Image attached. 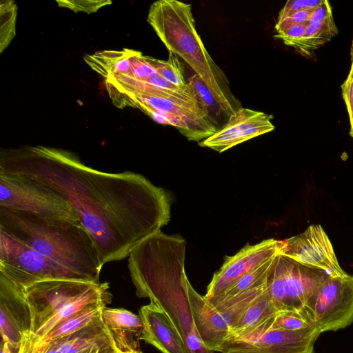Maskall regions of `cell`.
Returning <instances> with one entry per match:
<instances>
[{
	"label": "cell",
	"instance_id": "cell-10",
	"mask_svg": "<svg viewBox=\"0 0 353 353\" xmlns=\"http://www.w3.org/2000/svg\"><path fill=\"white\" fill-rule=\"evenodd\" d=\"M279 254L331 277L347 274L341 268L332 243L321 225H311L303 233L279 241Z\"/></svg>",
	"mask_w": 353,
	"mask_h": 353
},
{
	"label": "cell",
	"instance_id": "cell-5",
	"mask_svg": "<svg viewBox=\"0 0 353 353\" xmlns=\"http://www.w3.org/2000/svg\"><path fill=\"white\" fill-rule=\"evenodd\" d=\"M139 108L157 123L175 127L190 141L200 142L219 129L217 121L197 100L170 94H133L115 103Z\"/></svg>",
	"mask_w": 353,
	"mask_h": 353
},
{
	"label": "cell",
	"instance_id": "cell-41",
	"mask_svg": "<svg viewBox=\"0 0 353 353\" xmlns=\"http://www.w3.org/2000/svg\"><path fill=\"white\" fill-rule=\"evenodd\" d=\"M119 353H143V352L141 350H140L139 349H137V350H132L130 351L119 352Z\"/></svg>",
	"mask_w": 353,
	"mask_h": 353
},
{
	"label": "cell",
	"instance_id": "cell-40",
	"mask_svg": "<svg viewBox=\"0 0 353 353\" xmlns=\"http://www.w3.org/2000/svg\"><path fill=\"white\" fill-rule=\"evenodd\" d=\"M99 353H119L115 347H110L100 351Z\"/></svg>",
	"mask_w": 353,
	"mask_h": 353
},
{
	"label": "cell",
	"instance_id": "cell-29",
	"mask_svg": "<svg viewBox=\"0 0 353 353\" xmlns=\"http://www.w3.org/2000/svg\"><path fill=\"white\" fill-rule=\"evenodd\" d=\"M274 327L290 331L306 330L314 325L300 312L282 311L272 317Z\"/></svg>",
	"mask_w": 353,
	"mask_h": 353
},
{
	"label": "cell",
	"instance_id": "cell-15",
	"mask_svg": "<svg viewBox=\"0 0 353 353\" xmlns=\"http://www.w3.org/2000/svg\"><path fill=\"white\" fill-rule=\"evenodd\" d=\"M281 257L288 310L301 312L330 276L325 271L306 267L283 255Z\"/></svg>",
	"mask_w": 353,
	"mask_h": 353
},
{
	"label": "cell",
	"instance_id": "cell-1",
	"mask_svg": "<svg viewBox=\"0 0 353 353\" xmlns=\"http://www.w3.org/2000/svg\"><path fill=\"white\" fill-rule=\"evenodd\" d=\"M0 171L26 176L62 194L92 238L103 265L128 257L170 219L168 193L144 176L102 172L63 149L1 148Z\"/></svg>",
	"mask_w": 353,
	"mask_h": 353
},
{
	"label": "cell",
	"instance_id": "cell-39",
	"mask_svg": "<svg viewBox=\"0 0 353 353\" xmlns=\"http://www.w3.org/2000/svg\"><path fill=\"white\" fill-rule=\"evenodd\" d=\"M12 349H14V348L10 345V343L2 341L1 347V353H12Z\"/></svg>",
	"mask_w": 353,
	"mask_h": 353
},
{
	"label": "cell",
	"instance_id": "cell-25",
	"mask_svg": "<svg viewBox=\"0 0 353 353\" xmlns=\"http://www.w3.org/2000/svg\"><path fill=\"white\" fill-rule=\"evenodd\" d=\"M338 33L333 18L307 23L304 35L292 47L303 54L328 42Z\"/></svg>",
	"mask_w": 353,
	"mask_h": 353
},
{
	"label": "cell",
	"instance_id": "cell-14",
	"mask_svg": "<svg viewBox=\"0 0 353 353\" xmlns=\"http://www.w3.org/2000/svg\"><path fill=\"white\" fill-rule=\"evenodd\" d=\"M31 316L23 289L0 274V332L2 341L19 349L23 334L30 330Z\"/></svg>",
	"mask_w": 353,
	"mask_h": 353
},
{
	"label": "cell",
	"instance_id": "cell-22",
	"mask_svg": "<svg viewBox=\"0 0 353 353\" xmlns=\"http://www.w3.org/2000/svg\"><path fill=\"white\" fill-rule=\"evenodd\" d=\"M278 312H279L266 289L252 303L240 319L230 328L227 340L245 334Z\"/></svg>",
	"mask_w": 353,
	"mask_h": 353
},
{
	"label": "cell",
	"instance_id": "cell-31",
	"mask_svg": "<svg viewBox=\"0 0 353 353\" xmlns=\"http://www.w3.org/2000/svg\"><path fill=\"white\" fill-rule=\"evenodd\" d=\"M59 6L68 8L74 12H85L87 13L94 12L99 8L110 5L111 1H57Z\"/></svg>",
	"mask_w": 353,
	"mask_h": 353
},
{
	"label": "cell",
	"instance_id": "cell-34",
	"mask_svg": "<svg viewBox=\"0 0 353 353\" xmlns=\"http://www.w3.org/2000/svg\"><path fill=\"white\" fill-rule=\"evenodd\" d=\"M342 94L345 102L350 121V135L353 138V59L347 79L341 86Z\"/></svg>",
	"mask_w": 353,
	"mask_h": 353
},
{
	"label": "cell",
	"instance_id": "cell-28",
	"mask_svg": "<svg viewBox=\"0 0 353 353\" xmlns=\"http://www.w3.org/2000/svg\"><path fill=\"white\" fill-rule=\"evenodd\" d=\"M17 6L13 1L1 0L0 4V52L10 44L15 35Z\"/></svg>",
	"mask_w": 353,
	"mask_h": 353
},
{
	"label": "cell",
	"instance_id": "cell-16",
	"mask_svg": "<svg viewBox=\"0 0 353 353\" xmlns=\"http://www.w3.org/2000/svg\"><path fill=\"white\" fill-rule=\"evenodd\" d=\"M139 315L143 322L140 340L161 353H185L179 332L161 309L150 303L139 309Z\"/></svg>",
	"mask_w": 353,
	"mask_h": 353
},
{
	"label": "cell",
	"instance_id": "cell-36",
	"mask_svg": "<svg viewBox=\"0 0 353 353\" xmlns=\"http://www.w3.org/2000/svg\"><path fill=\"white\" fill-rule=\"evenodd\" d=\"M48 345H36L33 333L28 330L23 334L17 353H44Z\"/></svg>",
	"mask_w": 353,
	"mask_h": 353
},
{
	"label": "cell",
	"instance_id": "cell-21",
	"mask_svg": "<svg viewBox=\"0 0 353 353\" xmlns=\"http://www.w3.org/2000/svg\"><path fill=\"white\" fill-rule=\"evenodd\" d=\"M135 50H103L85 55V62L105 80L118 76L128 75L131 72L130 59Z\"/></svg>",
	"mask_w": 353,
	"mask_h": 353
},
{
	"label": "cell",
	"instance_id": "cell-2",
	"mask_svg": "<svg viewBox=\"0 0 353 353\" xmlns=\"http://www.w3.org/2000/svg\"><path fill=\"white\" fill-rule=\"evenodd\" d=\"M185 240L161 230L139 243L128 267L139 298H148L161 309L179 332L185 353H214L204 345L191 311L185 272Z\"/></svg>",
	"mask_w": 353,
	"mask_h": 353
},
{
	"label": "cell",
	"instance_id": "cell-26",
	"mask_svg": "<svg viewBox=\"0 0 353 353\" xmlns=\"http://www.w3.org/2000/svg\"><path fill=\"white\" fill-rule=\"evenodd\" d=\"M145 58L157 73L168 83L183 90H191L185 79L183 67L177 55L169 51L167 61L159 60L149 56H145Z\"/></svg>",
	"mask_w": 353,
	"mask_h": 353
},
{
	"label": "cell",
	"instance_id": "cell-33",
	"mask_svg": "<svg viewBox=\"0 0 353 353\" xmlns=\"http://www.w3.org/2000/svg\"><path fill=\"white\" fill-rule=\"evenodd\" d=\"M312 10V9H305L294 12L283 21L276 22L275 30L277 33H281L292 26L307 22Z\"/></svg>",
	"mask_w": 353,
	"mask_h": 353
},
{
	"label": "cell",
	"instance_id": "cell-13",
	"mask_svg": "<svg viewBox=\"0 0 353 353\" xmlns=\"http://www.w3.org/2000/svg\"><path fill=\"white\" fill-rule=\"evenodd\" d=\"M273 116L241 108L212 135L199 142L201 147L221 153L236 145L274 130Z\"/></svg>",
	"mask_w": 353,
	"mask_h": 353
},
{
	"label": "cell",
	"instance_id": "cell-11",
	"mask_svg": "<svg viewBox=\"0 0 353 353\" xmlns=\"http://www.w3.org/2000/svg\"><path fill=\"white\" fill-rule=\"evenodd\" d=\"M93 283L66 279L48 280L24 289L31 316L30 331L35 333L64 303Z\"/></svg>",
	"mask_w": 353,
	"mask_h": 353
},
{
	"label": "cell",
	"instance_id": "cell-37",
	"mask_svg": "<svg viewBox=\"0 0 353 353\" xmlns=\"http://www.w3.org/2000/svg\"><path fill=\"white\" fill-rule=\"evenodd\" d=\"M331 18H333L331 6L329 1L324 0L321 6L312 9L307 22L324 21Z\"/></svg>",
	"mask_w": 353,
	"mask_h": 353
},
{
	"label": "cell",
	"instance_id": "cell-23",
	"mask_svg": "<svg viewBox=\"0 0 353 353\" xmlns=\"http://www.w3.org/2000/svg\"><path fill=\"white\" fill-rule=\"evenodd\" d=\"M110 304L99 302L90 304L54 326L35 345H41L70 335L101 317L103 308Z\"/></svg>",
	"mask_w": 353,
	"mask_h": 353
},
{
	"label": "cell",
	"instance_id": "cell-42",
	"mask_svg": "<svg viewBox=\"0 0 353 353\" xmlns=\"http://www.w3.org/2000/svg\"><path fill=\"white\" fill-rule=\"evenodd\" d=\"M100 351H101V350L93 348V349H91V350H90L85 352H83V353H99Z\"/></svg>",
	"mask_w": 353,
	"mask_h": 353
},
{
	"label": "cell",
	"instance_id": "cell-17",
	"mask_svg": "<svg viewBox=\"0 0 353 353\" xmlns=\"http://www.w3.org/2000/svg\"><path fill=\"white\" fill-rule=\"evenodd\" d=\"M188 290L194 324L201 341L210 350L221 352L228 339L230 325L190 282Z\"/></svg>",
	"mask_w": 353,
	"mask_h": 353
},
{
	"label": "cell",
	"instance_id": "cell-8",
	"mask_svg": "<svg viewBox=\"0 0 353 353\" xmlns=\"http://www.w3.org/2000/svg\"><path fill=\"white\" fill-rule=\"evenodd\" d=\"M272 317L245 334L227 340L221 353H314L315 341L321 334L317 327L285 330L274 327Z\"/></svg>",
	"mask_w": 353,
	"mask_h": 353
},
{
	"label": "cell",
	"instance_id": "cell-32",
	"mask_svg": "<svg viewBox=\"0 0 353 353\" xmlns=\"http://www.w3.org/2000/svg\"><path fill=\"white\" fill-rule=\"evenodd\" d=\"M324 0H292L288 1L279 14L277 22H280L295 12L314 9L321 6Z\"/></svg>",
	"mask_w": 353,
	"mask_h": 353
},
{
	"label": "cell",
	"instance_id": "cell-30",
	"mask_svg": "<svg viewBox=\"0 0 353 353\" xmlns=\"http://www.w3.org/2000/svg\"><path fill=\"white\" fill-rule=\"evenodd\" d=\"M188 84L194 93L198 101L203 105L206 110L212 117L211 112L212 105L221 108L208 88L204 84L200 77L194 74L188 79Z\"/></svg>",
	"mask_w": 353,
	"mask_h": 353
},
{
	"label": "cell",
	"instance_id": "cell-6",
	"mask_svg": "<svg viewBox=\"0 0 353 353\" xmlns=\"http://www.w3.org/2000/svg\"><path fill=\"white\" fill-rule=\"evenodd\" d=\"M0 208L46 219L81 223L71 204L53 188L26 176L3 171H0Z\"/></svg>",
	"mask_w": 353,
	"mask_h": 353
},
{
	"label": "cell",
	"instance_id": "cell-19",
	"mask_svg": "<svg viewBox=\"0 0 353 353\" xmlns=\"http://www.w3.org/2000/svg\"><path fill=\"white\" fill-rule=\"evenodd\" d=\"M112 299V295L110 291L109 283H93L64 303L51 319L33 334L35 344L54 326L85 307L103 301L110 303Z\"/></svg>",
	"mask_w": 353,
	"mask_h": 353
},
{
	"label": "cell",
	"instance_id": "cell-12",
	"mask_svg": "<svg viewBox=\"0 0 353 353\" xmlns=\"http://www.w3.org/2000/svg\"><path fill=\"white\" fill-rule=\"evenodd\" d=\"M278 245L279 240L265 239L255 245L248 244L234 256L225 257L207 288L205 299L224 294L241 276L277 255Z\"/></svg>",
	"mask_w": 353,
	"mask_h": 353
},
{
	"label": "cell",
	"instance_id": "cell-4",
	"mask_svg": "<svg viewBox=\"0 0 353 353\" xmlns=\"http://www.w3.org/2000/svg\"><path fill=\"white\" fill-rule=\"evenodd\" d=\"M147 21L167 49L179 56L208 88L228 118L242 107L223 70L214 62L198 34L190 4L159 0L150 7Z\"/></svg>",
	"mask_w": 353,
	"mask_h": 353
},
{
	"label": "cell",
	"instance_id": "cell-35",
	"mask_svg": "<svg viewBox=\"0 0 353 353\" xmlns=\"http://www.w3.org/2000/svg\"><path fill=\"white\" fill-rule=\"evenodd\" d=\"M308 22L296 25L289 29L277 33L274 37L281 39L287 46H292L296 43L305 34Z\"/></svg>",
	"mask_w": 353,
	"mask_h": 353
},
{
	"label": "cell",
	"instance_id": "cell-9",
	"mask_svg": "<svg viewBox=\"0 0 353 353\" xmlns=\"http://www.w3.org/2000/svg\"><path fill=\"white\" fill-rule=\"evenodd\" d=\"M321 333L353 323V275L330 276L300 312Z\"/></svg>",
	"mask_w": 353,
	"mask_h": 353
},
{
	"label": "cell",
	"instance_id": "cell-20",
	"mask_svg": "<svg viewBox=\"0 0 353 353\" xmlns=\"http://www.w3.org/2000/svg\"><path fill=\"white\" fill-rule=\"evenodd\" d=\"M54 341L61 353H83L93 348L102 350L115 347L101 317L78 331Z\"/></svg>",
	"mask_w": 353,
	"mask_h": 353
},
{
	"label": "cell",
	"instance_id": "cell-24",
	"mask_svg": "<svg viewBox=\"0 0 353 353\" xmlns=\"http://www.w3.org/2000/svg\"><path fill=\"white\" fill-rule=\"evenodd\" d=\"M268 276V275H267ZM267 276L250 289L228 300L210 305L230 325H234L252 303L267 289Z\"/></svg>",
	"mask_w": 353,
	"mask_h": 353
},
{
	"label": "cell",
	"instance_id": "cell-18",
	"mask_svg": "<svg viewBox=\"0 0 353 353\" xmlns=\"http://www.w3.org/2000/svg\"><path fill=\"white\" fill-rule=\"evenodd\" d=\"M102 320L119 352L139 349L143 322L138 314L121 308H103Z\"/></svg>",
	"mask_w": 353,
	"mask_h": 353
},
{
	"label": "cell",
	"instance_id": "cell-38",
	"mask_svg": "<svg viewBox=\"0 0 353 353\" xmlns=\"http://www.w3.org/2000/svg\"><path fill=\"white\" fill-rule=\"evenodd\" d=\"M46 345L48 346L44 353H61L56 341H53Z\"/></svg>",
	"mask_w": 353,
	"mask_h": 353
},
{
	"label": "cell",
	"instance_id": "cell-7",
	"mask_svg": "<svg viewBox=\"0 0 353 353\" xmlns=\"http://www.w3.org/2000/svg\"><path fill=\"white\" fill-rule=\"evenodd\" d=\"M0 274L23 290L48 280L86 281L77 272L46 257L1 228Z\"/></svg>",
	"mask_w": 353,
	"mask_h": 353
},
{
	"label": "cell",
	"instance_id": "cell-3",
	"mask_svg": "<svg viewBox=\"0 0 353 353\" xmlns=\"http://www.w3.org/2000/svg\"><path fill=\"white\" fill-rule=\"evenodd\" d=\"M0 228L30 247L81 275L100 283L103 265L96 245L81 223L43 219L0 208Z\"/></svg>",
	"mask_w": 353,
	"mask_h": 353
},
{
	"label": "cell",
	"instance_id": "cell-27",
	"mask_svg": "<svg viewBox=\"0 0 353 353\" xmlns=\"http://www.w3.org/2000/svg\"><path fill=\"white\" fill-rule=\"evenodd\" d=\"M274 257L268 260L259 268L241 276L224 294L207 301L211 305H214L217 303L232 299L250 289L268 275Z\"/></svg>",
	"mask_w": 353,
	"mask_h": 353
}]
</instances>
